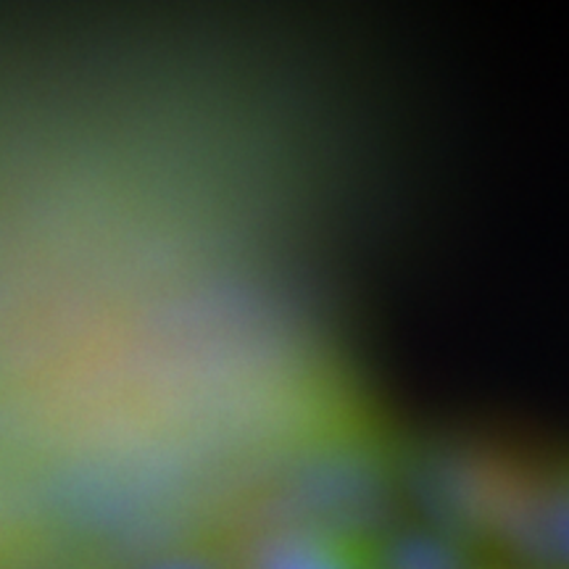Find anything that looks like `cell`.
Segmentation results:
<instances>
[{
    "mask_svg": "<svg viewBox=\"0 0 569 569\" xmlns=\"http://www.w3.org/2000/svg\"><path fill=\"white\" fill-rule=\"evenodd\" d=\"M369 569H475L457 543L432 536H398L367 546Z\"/></svg>",
    "mask_w": 569,
    "mask_h": 569,
    "instance_id": "cell-2",
    "label": "cell"
},
{
    "mask_svg": "<svg viewBox=\"0 0 569 569\" xmlns=\"http://www.w3.org/2000/svg\"><path fill=\"white\" fill-rule=\"evenodd\" d=\"M159 569H203V567H196V565H169V567H159Z\"/></svg>",
    "mask_w": 569,
    "mask_h": 569,
    "instance_id": "cell-3",
    "label": "cell"
},
{
    "mask_svg": "<svg viewBox=\"0 0 569 569\" xmlns=\"http://www.w3.org/2000/svg\"><path fill=\"white\" fill-rule=\"evenodd\" d=\"M253 569H369V557L356 540L301 532L269 543Z\"/></svg>",
    "mask_w": 569,
    "mask_h": 569,
    "instance_id": "cell-1",
    "label": "cell"
}]
</instances>
